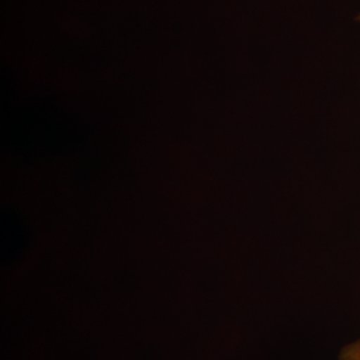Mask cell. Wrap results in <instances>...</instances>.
<instances>
[{
	"instance_id": "6da1fadb",
	"label": "cell",
	"mask_w": 360,
	"mask_h": 360,
	"mask_svg": "<svg viewBox=\"0 0 360 360\" xmlns=\"http://www.w3.org/2000/svg\"><path fill=\"white\" fill-rule=\"evenodd\" d=\"M338 360H360V338L345 345Z\"/></svg>"
},
{
	"instance_id": "7a4b0ae2",
	"label": "cell",
	"mask_w": 360,
	"mask_h": 360,
	"mask_svg": "<svg viewBox=\"0 0 360 360\" xmlns=\"http://www.w3.org/2000/svg\"><path fill=\"white\" fill-rule=\"evenodd\" d=\"M356 20H357V21H359V22H360V14H359V16H357V18H356Z\"/></svg>"
}]
</instances>
